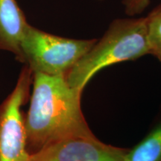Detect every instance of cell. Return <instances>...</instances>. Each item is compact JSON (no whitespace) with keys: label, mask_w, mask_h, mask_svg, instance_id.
Segmentation results:
<instances>
[{"label":"cell","mask_w":161,"mask_h":161,"mask_svg":"<svg viewBox=\"0 0 161 161\" xmlns=\"http://www.w3.org/2000/svg\"><path fill=\"white\" fill-rule=\"evenodd\" d=\"M32 85L25 116L30 154L62 139L93 135L80 108L82 92L72 87L66 75L33 72Z\"/></svg>","instance_id":"6da1fadb"},{"label":"cell","mask_w":161,"mask_h":161,"mask_svg":"<svg viewBox=\"0 0 161 161\" xmlns=\"http://www.w3.org/2000/svg\"><path fill=\"white\" fill-rule=\"evenodd\" d=\"M151 53L146 17L116 19L66 74V80L72 87L82 92L101 69Z\"/></svg>","instance_id":"7a4b0ae2"},{"label":"cell","mask_w":161,"mask_h":161,"mask_svg":"<svg viewBox=\"0 0 161 161\" xmlns=\"http://www.w3.org/2000/svg\"><path fill=\"white\" fill-rule=\"evenodd\" d=\"M97 40H76L51 35L29 25L17 59L33 72L66 75Z\"/></svg>","instance_id":"3957f363"},{"label":"cell","mask_w":161,"mask_h":161,"mask_svg":"<svg viewBox=\"0 0 161 161\" xmlns=\"http://www.w3.org/2000/svg\"><path fill=\"white\" fill-rule=\"evenodd\" d=\"M33 72L24 66L11 93L0 104V161H29L25 116L22 107L29 96Z\"/></svg>","instance_id":"277c9868"},{"label":"cell","mask_w":161,"mask_h":161,"mask_svg":"<svg viewBox=\"0 0 161 161\" xmlns=\"http://www.w3.org/2000/svg\"><path fill=\"white\" fill-rule=\"evenodd\" d=\"M128 151L104 143L94 134L74 136L30 154L29 161H125Z\"/></svg>","instance_id":"5b68a950"},{"label":"cell","mask_w":161,"mask_h":161,"mask_svg":"<svg viewBox=\"0 0 161 161\" xmlns=\"http://www.w3.org/2000/svg\"><path fill=\"white\" fill-rule=\"evenodd\" d=\"M29 25L16 0H0V50L19 57L20 44Z\"/></svg>","instance_id":"8992f818"},{"label":"cell","mask_w":161,"mask_h":161,"mask_svg":"<svg viewBox=\"0 0 161 161\" xmlns=\"http://www.w3.org/2000/svg\"><path fill=\"white\" fill-rule=\"evenodd\" d=\"M125 161H161V125L128 151Z\"/></svg>","instance_id":"52a82bcc"},{"label":"cell","mask_w":161,"mask_h":161,"mask_svg":"<svg viewBox=\"0 0 161 161\" xmlns=\"http://www.w3.org/2000/svg\"><path fill=\"white\" fill-rule=\"evenodd\" d=\"M147 34L152 53L161 48V5H158L146 17Z\"/></svg>","instance_id":"ba28073f"},{"label":"cell","mask_w":161,"mask_h":161,"mask_svg":"<svg viewBox=\"0 0 161 161\" xmlns=\"http://www.w3.org/2000/svg\"><path fill=\"white\" fill-rule=\"evenodd\" d=\"M125 14L128 16L140 14L150 4V0H123Z\"/></svg>","instance_id":"9c48e42d"},{"label":"cell","mask_w":161,"mask_h":161,"mask_svg":"<svg viewBox=\"0 0 161 161\" xmlns=\"http://www.w3.org/2000/svg\"><path fill=\"white\" fill-rule=\"evenodd\" d=\"M152 55L155 56V57L158 58V59L161 62V48H160V49H159L155 50L154 52H153Z\"/></svg>","instance_id":"30bf717a"},{"label":"cell","mask_w":161,"mask_h":161,"mask_svg":"<svg viewBox=\"0 0 161 161\" xmlns=\"http://www.w3.org/2000/svg\"><path fill=\"white\" fill-rule=\"evenodd\" d=\"M99 1H102V0H99Z\"/></svg>","instance_id":"8fae6325"}]
</instances>
